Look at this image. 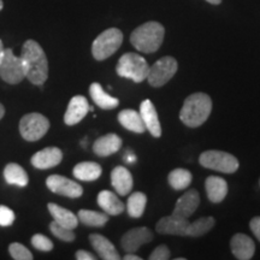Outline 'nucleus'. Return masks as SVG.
I'll list each match as a JSON object with an SVG mask.
<instances>
[{
  "label": "nucleus",
  "instance_id": "obj_9",
  "mask_svg": "<svg viewBox=\"0 0 260 260\" xmlns=\"http://www.w3.org/2000/svg\"><path fill=\"white\" fill-rule=\"evenodd\" d=\"M0 77L10 84H17L25 79V71L21 57H16L11 48H5L0 63Z\"/></svg>",
  "mask_w": 260,
  "mask_h": 260
},
{
  "label": "nucleus",
  "instance_id": "obj_39",
  "mask_svg": "<svg viewBox=\"0 0 260 260\" xmlns=\"http://www.w3.org/2000/svg\"><path fill=\"white\" fill-rule=\"evenodd\" d=\"M124 260H141V258L138 255H135V253H126V255H124Z\"/></svg>",
  "mask_w": 260,
  "mask_h": 260
},
{
  "label": "nucleus",
  "instance_id": "obj_16",
  "mask_svg": "<svg viewBox=\"0 0 260 260\" xmlns=\"http://www.w3.org/2000/svg\"><path fill=\"white\" fill-rule=\"evenodd\" d=\"M232 253L239 260H249L253 258L255 252V245L253 240L245 234H236L230 241Z\"/></svg>",
  "mask_w": 260,
  "mask_h": 260
},
{
  "label": "nucleus",
  "instance_id": "obj_18",
  "mask_svg": "<svg viewBox=\"0 0 260 260\" xmlns=\"http://www.w3.org/2000/svg\"><path fill=\"white\" fill-rule=\"evenodd\" d=\"M111 183L115 190L122 197L128 195L133 189V176L124 167H116L111 172Z\"/></svg>",
  "mask_w": 260,
  "mask_h": 260
},
{
  "label": "nucleus",
  "instance_id": "obj_28",
  "mask_svg": "<svg viewBox=\"0 0 260 260\" xmlns=\"http://www.w3.org/2000/svg\"><path fill=\"white\" fill-rule=\"evenodd\" d=\"M77 218L82 224L92 228H102L109 222V214L90 210H80Z\"/></svg>",
  "mask_w": 260,
  "mask_h": 260
},
{
  "label": "nucleus",
  "instance_id": "obj_33",
  "mask_svg": "<svg viewBox=\"0 0 260 260\" xmlns=\"http://www.w3.org/2000/svg\"><path fill=\"white\" fill-rule=\"evenodd\" d=\"M9 252L11 256L16 260H31L32 256L31 252L29 251L27 247L22 245V243L14 242L9 247Z\"/></svg>",
  "mask_w": 260,
  "mask_h": 260
},
{
  "label": "nucleus",
  "instance_id": "obj_42",
  "mask_svg": "<svg viewBox=\"0 0 260 260\" xmlns=\"http://www.w3.org/2000/svg\"><path fill=\"white\" fill-rule=\"evenodd\" d=\"M207 3H210V4L212 5H219L220 3H222V0H206Z\"/></svg>",
  "mask_w": 260,
  "mask_h": 260
},
{
  "label": "nucleus",
  "instance_id": "obj_14",
  "mask_svg": "<svg viewBox=\"0 0 260 260\" xmlns=\"http://www.w3.org/2000/svg\"><path fill=\"white\" fill-rule=\"evenodd\" d=\"M89 111V104L82 95H76L70 100L67 112L64 115V122L67 125H75L80 123Z\"/></svg>",
  "mask_w": 260,
  "mask_h": 260
},
{
  "label": "nucleus",
  "instance_id": "obj_8",
  "mask_svg": "<svg viewBox=\"0 0 260 260\" xmlns=\"http://www.w3.org/2000/svg\"><path fill=\"white\" fill-rule=\"evenodd\" d=\"M178 69L177 60L174 57L167 56L149 67L147 80L152 87H161L175 76Z\"/></svg>",
  "mask_w": 260,
  "mask_h": 260
},
{
  "label": "nucleus",
  "instance_id": "obj_27",
  "mask_svg": "<svg viewBox=\"0 0 260 260\" xmlns=\"http://www.w3.org/2000/svg\"><path fill=\"white\" fill-rule=\"evenodd\" d=\"M4 178L9 184L17 187H25L28 184L29 178L27 172L21 165L10 162L4 169Z\"/></svg>",
  "mask_w": 260,
  "mask_h": 260
},
{
  "label": "nucleus",
  "instance_id": "obj_20",
  "mask_svg": "<svg viewBox=\"0 0 260 260\" xmlns=\"http://www.w3.org/2000/svg\"><path fill=\"white\" fill-rule=\"evenodd\" d=\"M122 147V139L116 134H107L94 142L93 151L99 157H109Z\"/></svg>",
  "mask_w": 260,
  "mask_h": 260
},
{
  "label": "nucleus",
  "instance_id": "obj_34",
  "mask_svg": "<svg viewBox=\"0 0 260 260\" xmlns=\"http://www.w3.org/2000/svg\"><path fill=\"white\" fill-rule=\"evenodd\" d=\"M31 245L41 252H50L53 249V242L42 234H35L31 237Z\"/></svg>",
  "mask_w": 260,
  "mask_h": 260
},
{
  "label": "nucleus",
  "instance_id": "obj_12",
  "mask_svg": "<svg viewBox=\"0 0 260 260\" xmlns=\"http://www.w3.org/2000/svg\"><path fill=\"white\" fill-rule=\"evenodd\" d=\"M200 204V195L195 189L187 190L180 199L177 200L172 216L181 219H188L197 211Z\"/></svg>",
  "mask_w": 260,
  "mask_h": 260
},
{
  "label": "nucleus",
  "instance_id": "obj_43",
  "mask_svg": "<svg viewBox=\"0 0 260 260\" xmlns=\"http://www.w3.org/2000/svg\"><path fill=\"white\" fill-rule=\"evenodd\" d=\"M4 115H5V109H4V106H3L2 104H0V119H2L3 117H4Z\"/></svg>",
  "mask_w": 260,
  "mask_h": 260
},
{
  "label": "nucleus",
  "instance_id": "obj_15",
  "mask_svg": "<svg viewBox=\"0 0 260 260\" xmlns=\"http://www.w3.org/2000/svg\"><path fill=\"white\" fill-rule=\"evenodd\" d=\"M140 115H141L142 121L145 123L146 130L151 133L152 136L154 138H160L161 135V126L159 122L157 110L151 100L146 99L140 105Z\"/></svg>",
  "mask_w": 260,
  "mask_h": 260
},
{
  "label": "nucleus",
  "instance_id": "obj_29",
  "mask_svg": "<svg viewBox=\"0 0 260 260\" xmlns=\"http://www.w3.org/2000/svg\"><path fill=\"white\" fill-rule=\"evenodd\" d=\"M146 204H147V197L141 191H135L128 198L126 203V210L132 218H140L145 212Z\"/></svg>",
  "mask_w": 260,
  "mask_h": 260
},
{
  "label": "nucleus",
  "instance_id": "obj_26",
  "mask_svg": "<svg viewBox=\"0 0 260 260\" xmlns=\"http://www.w3.org/2000/svg\"><path fill=\"white\" fill-rule=\"evenodd\" d=\"M103 169L98 162L83 161L74 168V176L80 181H95L102 176Z\"/></svg>",
  "mask_w": 260,
  "mask_h": 260
},
{
  "label": "nucleus",
  "instance_id": "obj_1",
  "mask_svg": "<svg viewBox=\"0 0 260 260\" xmlns=\"http://www.w3.org/2000/svg\"><path fill=\"white\" fill-rule=\"evenodd\" d=\"M21 59L25 77L35 86H42L48 77V60L44 50L37 41L27 40L22 47Z\"/></svg>",
  "mask_w": 260,
  "mask_h": 260
},
{
  "label": "nucleus",
  "instance_id": "obj_21",
  "mask_svg": "<svg viewBox=\"0 0 260 260\" xmlns=\"http://www.w3.org/2000/svg\"><path fill=\"white\" fill-rule=\"evenodd\" d=\"M98 205L109 216H118L125 210V205L118 199L115 193L110 190H102L98 194Z\"/></svg>",
  "mask_w": 260,
  "mask_h": 260
},
{
  "label": "nucleus",
  "instance_id": "obj_38",
  "mask_svg": "<svg viewBox=\"0 0 260 260\" xmlns=\"http://www.w3.org/2000/svg\"><path fill=\"white\" fill-rule=\"evenodd\" d=\"M76 259L77 260H94L95 259V256H94L92 253L81 249V251L76 252Z\"/></svg>",
  "mask_w": 260,
  "mask_h": 260
},
{
  "label": "nucleus",
  "instance_id": "obj_32",
  "mask_svg": "<svg viewBox=\"0 0 260 260\" xmlns=\"http://www.w3.org/2000/svg\"><path fill=\"white\" fill-rule=\"evenodd\" d=\"M50 230L57 239L64 242H73L75 240V233L73 232V229L60 225V224L54 222V220L50 224Z\"/></svg>",
  "mask_w": 260,
  "mask_h": 260
},
{
  "label": "nucleus",
  "instance_id": "obj_11",
  "mask_svg": "<svg viewBox=\"0 0 260 260\" xmlns=\"http://www.w3.org/2000/svg\"><path fill=\"white\" fill-rule=\"evenodd\" d=\"M152 240H153V234L151 230L146 226H140L126 232L122 237L121 245L125 253H136L140 247L151 242Z\"/></svg>",
  "mask_w": 260,
  "mask_h": 260
},
{
  "label": "nucleus",
  "instance_id": "obj_2",
  "mask_svg": "<svg viewBox=\"0 0 260 260\" xmlns=\"http://www.w3.org/2000/svg\"><path fill=\"white\" fill-rule=\"evenodd\" d=\"M212 111V100L205 93H194L184 100L180 119L189 128H198L207 121Z\"/></svg>",
  "mask_w": 260,
  "mask_h": 260
},
{
  "label": "nucleus",
  "instance_id": "obj_30",
  "mask_svg": "<svg viewBox=\"0 0 260 260\" xmlns=\"http://www.w3.org/2000/svg\"><path fill=\"white\" fill-rule=\"evenodd\" d=\"M191 178H193V176H191L190 171L186 170V169L178 168L169 174L168 182L172 189L182 190L189 187V184L191 183Z\"/></svg>",
  "mask_w": 260,
  "mask_h": 260
},
{
  "label": "nucleus",
  "instance_id": "obj_4",
  "mask_svg": "<svg viewBox=\"0 0 260 260\" xmlns=\"http://www.w3.org/2000/svg\"><path fill=\"white\" fill-rule=\"evenodd\" d=\"M148 70L149 65L145 58L133 52L123 54L116 67L118 76L129 79L136 83H141L142 81L147 80Z\"/></svg>",
  "mask_w": 260,
  "mask_h": 260
},
{
  "label": "nucleus",
  "instance_id": "obj_35",
  "mask_svg": "<svg viewBox=\"0 0 260 260\" xmlns=\"http://www.w3.org/2000/svg\"><path fill=\"white\" fill-rule=\"evenodd\" d=\"M15 222L14 211L10 210L8 206L0 205V226H10Z\"/></svg>",
  "mask_w": 260,
  "mask_h": 260
},
{
  "label": "nucleus",
  "instance_id": "obj_19",
  "mask_svg": "<svg viewBox=\"0 0 260 260\" xmlns=\"http://www.w3.org/2000/svg\"><path fill=\"white\" fill-rule=\"evenodd\" d=\"M89 242L95 249L98 255L104 260H119V254L117 252L116 247L111 241L106 239L105 236L100 234H92L89 235Z\"/></svg>",
  "mask_w": 260,
  "mask_h": 260
},
{
  "label": "nucleus",
  "instance_id": "obj_7",
  "mask_svg": "<svg viewBox=\"0 0 260 260\" xmlns=\"http://www.w3.org/2000/svg\"><path fill=\"white\" fill-rule=\"evenodd\" d=\"M50 129V121L41 113H28L19 122V133L25 141H38L46 135Z\"/></svg>",
  "mask_w": 260,
  "mask_h": 260
},
{
  "label": "nucleus",
  "instance_id": "obj_10",
  "mask_svg": "<svg viewBox=\"0 0 260 260\" xmlns=\"http://www.w3.org/2000/svg\"><path fill=\"white\" fill-rule=\"evenodd\" d=\"M46 186L53 193L73 199L80 198L83 194V188L77 182L60 175H51L50 177H47Z\"/></svg>",
  "mask_w": 260,
  "mask_h": 260
},
{
  "label": "nucleus",
  "instance_id": "obj_25",
  "mask_svg": "<svg viewBox=\"0 0 260 260\" xmlns=\"http://www.w3.org/2000/svg\"><path fill=\"white\" fill-rule=\"evenodd\" d=\"M89 94L92 96L93 102L103 110H113L119 105V100L107 94L103 89L102 84L94 82L89 87Z\"/></svg>",
  "mask_w": 260,
  "mask_h": 260
},
{
  "label": "nucleus",
  "instance_id": "obj_45",
  "mask_svg": "<svg viewBox=\"0 0 260 260\" xmlns=\"http://www.w3.org/2000/svg\"><path fill=\"white\" fill-rule=\"evenodd\" d=\"M259 186H260V180H259Z\"/></svg>",
  "mask_w": 260,
  "mask_h": 260
},
{
  "label": "nucleus",
  "instance_id": "obj_13",
  "mask_svg": "<svg viewBox=\"0 0 260 260\" xmlns=\"http://www.w3.org/2000/svg\"><path fill=\"white\" fill-rule=\"evenodd\" d=\"M63 159V152L58 147H46L39 151L31 157V165L40 170L54 168L60 164Z\"/></svg>",
  "mask_w": 260,
  "mask_h": 260
},
{
  "label": "nucleus",
  "instance_id": "obj_40",
  "mask_svg": "<svg viewBox=\"0 0 260 260\" xmlns=\"http://www.w3.org/2000/svg\"><path fill=\"white\" fill-rule=\"evenodd\" d=\"M124 160L125 161H129V162H133V161L135 160V155L133 154V153H129V155H128V153H126Z\"/></svg>",
  "mask_w": 260,
  "mask_h": 260
},
{
  "label": "nucleus",
  "instance_id": "obj_36",
  "mask_svg": "<svg viewBox=\"0 0 260 260\" xmlns=\"http://www.w3.org/2000/svg\"><path fill=\"white\" fill-rule=\"evenodd\" d=\"M149 260H168L170 259V249L165 245L158 246L149 255Z\"/></svg>",
  "mask_w": 260,
  "mask_h": 260
},
{
  "label": "nucleus",
  "instance_id": "obj_41",
  "mask_svg": "<svg viewBox=\"0 0 260 260\" xmlns=\"http://www.w3.org/2000/svg\"><path fill=\"white\" fill-rule=\"evenodd\" d=\"M4 51H5L4 45H3V41L0 40V63H2L3 57H4Z\"/></svg>",
  "mask_w": 260,
  "mask_h": 260
},
{
  "label": "nucleus",
  "instance_id": "obj_3",
  "mask_svg": "<svg viewBox=\"0 0 260 260\" xmlns=\"http://www.w3.org/2000/svg\"><path fill=\"white\" fill-rule=\"evenodd\" d=\"M165 29L158 22H146L135 29L130 35V42L139 52L154 53L161 46Z\"/></svg>",
  "mask_w": 260,
  "mask_h": 260
},
{
  "label": "nucleus",
  "instance_id": "obj_5",
  "mask_svg": "<svg viewBox=\"0 0 260 260\" xmlns=\"http://www.w3.org/2000/svg\"><path fill=\"white\" fill-rule=\"evenodd\" d=\"M123 42V32L117 28H110L103 31L94 40L92 45V54L96 60H105L111 57Z\"/></svg>",
  "mask_w": 260,
  "mask_h": 260
},
{
  "label": "nucleus",
  "instance_id": "obj_23",
  "mask_svg": "<svg viewBox=\"0 0 260 260\" xmlns=\"http://www.w3.org/2000/svg\"><path fill=\"white\" fill-rule=\"evenodd\" d=\"M117 119H118V122L121 123L125 129L130 130V132L141 134V133H144L146 130L145 123L142 121L141 115H140L139 111H135V110H122V111L118 113Z\"/></svg>",
  "mask_w": 260,
  "mask_h": 260
},
{
  "label": "nucleus",
  "instance_id": "obj_37",
  "mask_svg": "<svg viewBox=\"0 0 260 260\" xmlns=\"http://www.w3.org/2000/svg\"><path fill=\"white\" fill-rule=\"evenodd\" d=\"M249 228H251L252 233L254 234V236L260 242V217H254V218L249 222Z\"/></svg>",
  "mask_w": 260,
  "mask_h": 260
},
{
  "label": "nucleus",
  "instance_id": "obj_6",
  "mask_svg": "<svg viewBox=\"0 0 260 260\" xmlns=\"http://www.w3.org/2000/svg\"><path fill=\"white\" fill-rule=\"evenodd\" d=\"M199 161L201 167L224 174H234L239 169V160L233 154L223 151H206L201 153Z\"/></svg>",
  "mask_w": 260,
  "mask_h": 260
},
{
  "label": "nucleus",
  "instance_id": "obj_24",
  "mask_svg": "<svg viewBox=\"0 0 260 260\" xmlns=\"http://www.w3.org/2000/svg\"><path fill=\"white\" fill-rule=\"evenodd\" d=\"M48 211H50L51 216L53 217L54 222H57L60 225L65 228H69V229H75L79 224V218H77L76 214H74L71 211L64 209V207L59 206V205L50 203L47 205Z\"/></svg>",
  "mask_w": 260,
  "mask_h": 260
},
{
  "label": "nucleus",
  "instance_id": "obj_22",
  "mask_svg": "<svg viewBox=\"0 0 260 260\" xmlns=\"http://www.w3.org/2000/svg\"><path fill=\"white\" fill-rule=\"evenodd\" d=\"M207 198L211 203L218 204L225 199L228 194V183L222 177L209 176L205 182Z\"/></svg>",
  "mask_w": 260,
  "mask_h": 260
},
{
  "label": "nucleus",
  "instance_id": "obj_44",
  "mask_svg": "<svg viewBox=\"0 0 260 260\" xmlns=\"http://www.w3.org/2000/svg\"><path fill=\"white\" fill-rule=\"evenodd\" d=\"M3 8H4V4H3V0H0V11H2Z\"/></svg>",
  "mask_w": 260,
  "mask_h": 260
},
{
  "label": "nucleus",
  "instance_id": "obj_17",
  "mask_svg": "<svg viewBox=\"0 0 260 260\" xmlns=\"http://www.w3.org/2000/svg\"><path fill=\"white\" fill-rule=\"evenodd\" d=\"M188 225H189L188 219H181L170 214L159 219L155 229L159 234H164V235L186 236Z\"/></svg>",
  "mask_w": 260,
  "mask_h": 260
},
{
  "label": "nucleus",
  "instance_id": "obj_31",
  "mask_svg": "<svg viewBox=\"0 0 260 260\" xmlns=\"http://www.w3.org/2000/svg\"><path fill=\"white\" fill-rule=\"evenodd\" d=\"M214 224H216V220H214L213 217H203V218L195 220L194 223H189V225L187 228L186 236H190V237L203 236L212 229Z\"/></svg>",
  "mask_w": 260,
  "mask_h": 260
}]
</instances>
